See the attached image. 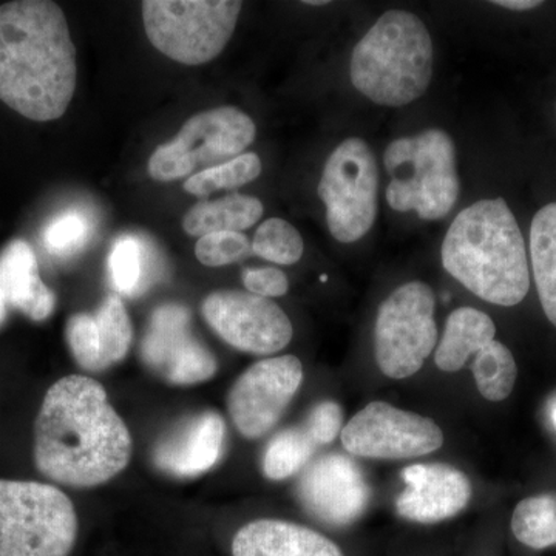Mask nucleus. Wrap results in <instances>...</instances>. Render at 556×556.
Returning a JSON list of instances; mask_svg holds the SVG:
<instances>
[{
  "label": "nucleus",
  "mask_w": 556,
  "mask_h": 556,
  "mask_svg": "<svg viewBox=\"0 0 556 556\" xmlns=\"http://www.w3.org/2000/svg\"><path fill=\"white\" fill-rule=\"evenodd\" d=\"M442 266L478 299L517 306L529 294L526 241L506 200H481L464 208L441 249Z\"/></svg>",
  "instance_id": "7ed1b4c3"
},
{
  "label": "nucleus",
  "mask_w": 556,
  "mask_h": 556,
  "mask_svg": "<svg viewBox=\"0 0 556 556\" xmlns=\"http://www.w3.org/2000/svg\"><path fill=\"white\" fill-rule=\"evenodd\" d=\"M530 257L538 298L556 328V203L540 208L532 219Z\"/></svg>",
  "instance_id": "4be33fe9"
},
{
  "label": "nucleus",
  "mask_w": 556,
  "mask_h": 556,
  "mask_svg": "<svg viewBox=\"0 0 556 556\" xmlns=\"http://www.w3.org/2000/svg\"><path fill=\"white\" fill-rule=\"evenodd\" d=\"M78 515L58 486L0 479V556H70Z\"/></svg>",
  "instance_id": "423d86ee"
},
{
  "label": "nucleus",
  "mask_w": 556,
  "mask_h": 556,
  "mask_svg": "<svg viewBox=\"0 0 556 556\" xmlns=\"http://www.w3.org/2000/svg\"><path fill=\"white\" fill-rule=\"evenodd\" d=\"M552 420H554L556 427V402L554 404V407H552Z\"/></svg>",
  "instance_id": "4c0bfd02"
},
{
  "label": "nucleus",
  "mask_w": 556,
  "mask_h": 556,
  "mask_svg": "<svg viewBox=\"0 0 556 556\" xmlns=\"http://www.w3.org/2000/svg\"><path fill=\"white\" fill-rule=\"evenodd\" d=\"M89 233L87 219L78 212H67L54 218L43 232V244L50 254L67 257L84 247Z\"/></svg>",
  "instance_id": "2f4dec72"
},
{
  "label": "nucleus",
  "mask_w": 556,
  "mask_h": 556,
  "mask_svg": "<svg viewBox=\"0 0 556 556\" xmlns=\"http://www.w3.org/2000/svg\"><path fill=\"white\" fill-rule=\"evenodd\" d=\"M252 243L241 232H214L201 237L195 244V255L203 265L211 268L232 265L249 257Z\"/></svg>",
  "instance_id": "7c9ffc66"
},
{
  "label": "nucleus",
  "mask_w": 556,
  "mask_h": 556,
  "mask_svg": "<svg viewBox=\"0 0 556 556\" xmlns=\"http://www.w3.org/2000/svg\"><path fill=\"white\" fill-rule=\"evenodd\" d=\"M7 306H9V302H7L5 292H3L2 285H0V325L5 320Z\"/></svg>",
  "instance_id": "c9c22d12"
},
{
  "label": "nucleus",
  "mask_w": 556,
  "mask_h": 556,
  "mask_svg": "<svg viewBox=\"0 0 556 556\" xmlns=\"http://www.w3.org/2000/svg\"><path fill=\"white\" fill-rule=\"evenodd\" d=\"M262 174V161L255 153H243L228 163L197 172L185 182L186 192L190 195L204 197L219 189H237L257 179Z\"/></svg>",
  "instance_id": "cd10ccee"
},
{
  "label": "nucleus",
  "mask_w": 556,
  "mask_h": 556,
  "mask_svg": "<svg viewBox=\"0 0 556 556\" xmlns=\"http://www.w3.org/2000/svg\"><path fill=\"white\" fill-rule=\"evenodd\" d=\"M303 382L299 357L263 358L236 380L228 394V412L241 437H266L280 422Z\"/></svg>",
  "instance_id": "f8f14e48"
},
{
  "label": "nucleus",
  "mask_w": 556,
  "mask_h": 556,
  "mask_svg": "<svg viewBox=\"0 0 556 556\" xmlns=\"http://www.w3.org/2000/svg\"><path fill=\"white\" fill-rule=\"evenodd\" d=\"M383 164L391 175L387 203L397 212H416L434 222L444 218L459 199L456 148L442 129H427L394 139L386 150Z\"/></svg>",
  "instance_id": "39448f33"
},
{
  "label": "nucleus",
  "mask_w": 556,
  "mask_h": 556,
  "mask_svg": "<svg viewBox=\"0 0 556 556\" xmlns=\"http://www.w3.org/2000/svg\"><path fill=\"white\" fill-rule=\"evenodd\" d=\"M76 72L75 43L58 3L0 5V101L38 123L61 118L75 94Z\"/></svg>",
  "instance_id": "f03ea898"
},
{
  "label": "nucleus",
  "mask_w": 556,
  "mask_h": 556,
  "mask_svg": "<svg viewBox=\"0 0 556 556\" xmlns=\"http://www.w3.org/2000/svg\"><path fill=\"white\" fill-rule=\"evenodd\" d=\"M510 530L522 546L533 551L556 546V492L519 501L511 515Z\"/></svg>",
  "instance_id": "b1692460"
},
{
  "label": "nucleus",
  "mask_w": 556,
  "mask_h": 556,
  "mask_svg": "<svg viewBox=\"0 0 556 556\" xmlns=\"http://www.w3.org/2000/svg\"><path fill=\"white\" fill-rule=\"evenodd\" d=\"M100 336L102 371L119 364L129 353L134 329L123 300L116 294L109 295L94 314Z\"/></svg>",
  "instance_id": "bb28decb"
},
{
  "label": "nucleus",
  "mask_w": 556,
  "mask_h": 556,
  "mask_svg": "<svg viewBox=\"0 0 556 556\" xmlns=\"http://www.w3.org/2000/svg\"><path fill=\"white\" fill-rule=\"evenodd\" d=\"M243 285L251 294L269 300L283 298L289 289L287 274L277 268L244 269Z\"/></svg>",
  "instance_id": "72a5a7b5"
},
{
  "label": "nucleus",
  "mask_w": 556,
  "mask_h": 556,
  "mask_svg": "<svg viewBox=\"0 0 556 556\" xmlns=\"http://www.w3.org/2000/svg\"><path fill=\"white\" fill-rule=\"evenodd\" d=\"M225 419L215 412L182 420L153 452L155 466L175 478H193L211 470L222 459L225 447Z\"/></svg>",
  "instance_id": "f3484780"
},
{
  "label": "nucleus",
  "mask_w": 556,
  "mask_h": 556,
  "mask_svg": "<svg viewBox=\"0 0 556 556\" xmlns=\"http://www.w3.org/2000/svg\"><path fill=\"white\" fill-rule=\"evenodd\" d=\"M0 285L9 305L31 320H46L56 306V298L40 278L38 260L27 241L14 240L0 255Z\"/></svg>",
  "instance_id": "6ab92c4d"
},
{
  "label": "nucleus",
  "mask_w": 556,
  "mask_h": 556,
  "mask_svg": "<svg viewBox=\"0 0 556 556\" xmlns=\"http://www.w3.org/2000/svg\"><path fill=\"white\" fill-rule=\"evenodd\" d=\"M479 394L489 402H503L510 396L518 379V365L504 343L493 340L482 348L471 364Z\"/></svg>",
  "instance_id": "393cba45"
},
{
  "label": "nucleus",
  "mask_w": 556,
  "mask_h": 556,
  "mask_svg": "<svg viewBox=\"0 0 556 556\" xmlns=\"http://www.w3.org/2000/svg\"><path fill=\"white\" fill-rule=\"evenodd\" d=\"M492 3L493 5L503 7V9L511 11L535 10L538 7L543 5V2H540V0H496V2Z\"/></svg>",
  "instance_id": "f704fd0d"
},
{
  "label": "nucleus",
  "mask_w": 556,
  "mask_h": 556,
  "mask_svg": "<svg viewBox=\"0 0 556 556\" xmlns=\"http://www.w3.org/2000/svg\"><path fill=\"white\" fill-rule=\"evenodd\" d=\"M232 556H350L331 536L287 519L260 518L239 529Z\"/></svg>",
  "instance_id": "a211bd4d"
},
{
  "label": "nucleus",
  "mask_w": 556,
  "mask_h": 556,
  "mask_svg": "<svg viewBox=\"0 0 556 556\" xmlns=\"http://www.w3.org/2000/svg\"><path fill=\"white\" fill-rule=\"evenodd\" d=\"M131 450L129 428L100 382L73 375L49 388L35 422L40 475L78 489L105 484L126 470Z\"/></svg>",
  "instance_id": "f257e3e1"
},
{
  "label": "nucleus",
  "mask_w": 556,
  "mask_h": 556,
  "mask_svg": "<svg viewBox=\"0 0 556 556\" xmlns=\"http://www.w3.org/2000/svg\"><path fill=\"white\" fill-rule=\"evenodd\" d=\"M343 408L334 401L318 402L311 408L308 417L303 422L308 437L317 447L329 445L340 438L343 430Z\"/></svg>",
  "instance_id": "473e14b6"
},
{
  "label": "nucleus",
  "mask_w": 556,
  "mask_h": 556,
  "mask_svg": "<svg viewBox=\"0 0 556 556\" xmlns=\"http://www.w3.org/2000/svg\"><path fill=\"white\" fill-rule=\"evenodd\" d=\"M65 339L80 368L90 372L102 371L100 336L94 314L79 313L68 318Z\"/></svg>",
  "instance_id": "c756f323"
},
{
  "label": "nucleus",
  "mask_w": 556,
  "mask_h": 556,
  "mask_svg": "<svg viewBox=\"0 0 556 556\" xmlns=\"http://www.w3.org/2000/svg\"><path fill=\"white\" fill-rule=\"evenodd\" d=\"M495 336L496 325L489 314L471 306L453 311L434 353L437 367L445 372L460 371Z\"/></svg>",
  "instance_id": "aec40b11"
},
{
  "label": "nucleus",
  "mask_w": 556,
  "mask_h": 556,
  "mask_svg": "<svg viewBox=\"0 0 556 556\" xmlns=\"http://www.w3.org/2000/svg\"><path fill=\"white\" fill-rule=\"evenodd\" d=\"M150 371L170 386H195L214 378L218 364L190 332V314L181 305H164L150 318L141 343Z\"/></svg>",
  "instance_id": "2eb2a0df"
},
{
  "label": "nucleus",
  "mask_w": 556,
  "mask_h": 556,
  "mask_svg": "<svg viewBox=\"0 0 556 556\" xmlns=\"http://www.w3.org/2000/svg\"><path fill=\"white\" fill-rule=\"evenodd\" d=\"M405 489L396 497L399 518L431 526L457 517L470 504L473 485L459 468L448 464H415L402 471Z\"/></svg>",
  "instance_id": "dca6fc26"
},
{
  "label": "nucleus",
  "mask_w": 556,
  "mask_h": 556,
  "mask_svg": "<svg viewBox=\"0 0 556 556\" xmlns=\"http://www.w3.org/2000/svg\"><path fill=\"white\" fill-rule=\"evenodd\" d=\"M327 206L329 232L340 243L364 239L379 208V167L375 152L361 138H348L332 150L318 182Z\"/></svg>",
  "instance_id": "1a4fd4ad"
},
{
  "label": "nucleus",
  "mask_w": 556,
  "mask_h": 556,
  "mask_svg": "<svg viewBox=\"0 0 556 556\" xmlns=\"http://www.w3.org/2000/svg\"><path fill=\"white\" fill-rule=\"evenodd\" d=\"M351 83L369 101L404 108L419 100L433 78V40L416 14L390 10L353 50Z\"/></svg>",
  "instance_id": "20e7f679"
},
{
  "label": "nucleus",
  "mask_w": 556,
  "mask_h": 556,
  "mask_svg": "<svg viewBox=\"0 0 556 556\" xmlns=\"http://www.w3.org/2000/svg\"><path fill=\"white\" fill-rule=\"evenodd\" d=\"M257 134L254 121L236 108H217L193 115L177 137L160 146L149 161L155 181L190 178L199 167L219 166L243 155Z\"/></svg>",
  "instance_id": "9d476101"
},
{
  "label": "nucleus",
  "mask_w": 556,
  "mask_h": 556,
  "mask_svg": "<svg viewBox=\"0 0 556 556\" xmlns=\"http://www.w3.org/2000/svg\"><path fill=\"white\" fill-rule=\"evenodd\" d=\"M201 313L228 345L254 356L280 353L294 336L291 320L277 303L248 291L212 292Z\"/></svg>",
  "instance_id": "ddd939ff"
},
{
  "label": "nucleus",
  "mask_w": 556,
  "mask_h": 556,
  "mask_svg": "<svg viewBox=\"0 0 556 556\" xmlns=\"http://www.w3.org/2000/svg\"><path fill=\"white\" fill-rule=\"evenodd\" d=\"M437 295L420 280L394 289L380 303L375 325V358L388 379L413 378L438 346Z\"/></svg>",
  "instance_id": "6e6552de"
},
{
  "label": "nucleus",
  "mask_w": 556,
  "mask_h": 556,
  "mask_svg": "<svg viewBox=\"0 0 556 556\" xmlns=\"http://www.w3.org/2000/svg\"><path fill=\"white\" fill-rule=\"evenodd\" d=\"M340 441L350 456L404 460L437 453L445 437L430 417L375 401L348 420Z\"/></svg>",
  "instance_id": "9b49d317"
},
{
  "label": "nucleus",
  "mask_w": 556,
  "mask_h": 556,
  "mask_svg": "<svg viewBox=\"0 0 556 556\" xmlns=\"http://www.w3.org/2000/svg\"><path fill=\"white\" fill-rule=\"evenodd\" d=\"M262 201L251 195L223 197L214 201H201L189 208L182 218V228L192 237L214 232H241L252 228L263 215Z\"/></svg>",
  "instance_id": "412c9836"
},
{
  "label": "nucleus",
  "mask_w": 556,
  "mask_h": 556,
  "mask_svg": "<svg viewBox=\"0 0 556 556\" xmlns=\"http://www.w3.org/2000/svg\"><path fill=\"white\" fill-rule=\"evenodd\" d=\"M298 497L316 521L345 529L364 517L371 501V486L353 457L329 453L302 471Z\"/></svg>",
  "instance_id": "4468645a"
},
{
  "label": "nucleus",
  "mask_w": 556,
  "mask_h": 556,
  "mask_svg": "<svg viewBox=\"0 0 556 556\" xmlns=\"http://www.w3.org/2000/svg\"><path fill=\"white\" fill-rule=\"evenodd\" d=\"M317 445L305 428L292 427L270 439L263 455V473L269 481H285L309 466Z\"/></svg>",
  "instance_id": "a878e982"
},
{
  "label": "nucleus",
  "mask_w": 556,
  "mask_h": 556,
  "mask_svg": "<svg viewBox=\"0 0 556 556\" xmlns=\"http://www.w3.org/2000/svg\"><path fill=\"white\" fill-rule=\"evenodd\" d=\"M241 9L239 0H146L142 21L156 50L179 64L201 65L228 46Z\"/></svg>",
  "instance_id": "0eeeda50"
},
{
  "label": "nucleus",
  "mask_w": 556,
  "mask_h": 556,
  "mask_svg": "<svg viewBox=\"0 0 556 556\" xmlns=\"http://www.w3.org/2000/svg\"><path fill=\"white\" fill-rule=\"evenodd\" d=\"M305 251L302 236L291 223L269 218L260 225L252 241V252L276 265H295Z\"/></svg>",
  "instance_id": "c85d7f7f"
},
{
  "label": "nucleus",
  "mask_w": 556,
  "mask_h": 556,
  "mask_svg": "<svg viewBox=\"0 0 556 556\" xmlns=\"http://www.w3.org/2000/svg\"><path fill=\"white\" fill-rule=\"evenodd\" d=\"M110 277L121 294L138 298L156 280L159 268L148 243L137 237H121L109 257Z\"/></svg>",
  "instance_id": "5701e85b"
},
{
  "label": "nucleus",
  "mask_w": 556,
  "mask_h": 556,
  "mask_svg": "<svg viewBox=\"0 0 556 556\" xmlns=\"http://www.w3.org/2000/svg\"><path fill=\"white\" fill-rule=\"evenodd\" d=\"M306 5H316V7H320V5H327L328 2H325V0H306Z\"/></svg>",
  "instance_id": "e433bc0d"
}]
</instances>
